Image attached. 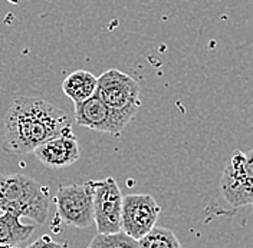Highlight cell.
<instances>
[{
	"instance_id": "13",
	"label": "cell",
	"mask_w": 253,
	"mask_h": 248,
	"mask_svg": "<svg viewBox=\"0 0 253 248\" xmlns=\"http://www.w3.org/2000/svg\"><path fill=\"white\" fill-rule=\"evenodd\" d=\"M86 248H140L138 241L128 237L126 233L96 234Z\"/></svg>"
},
{
	"instance_id": "11",
	"label": "cell",
	"mask_w": 253,
	"mask_h": 248,
	"mask_svg": "<svg viewBox=\"0 0 253 248\" xmlns=\"http://www.w3.org/2000/svg\"><path fill=\"white\" fill-rule=\"evenodd\" d=\"M35 225H28L20 221V217L13 213L3 211L0 214V244L17 246L25 243L32 233Z\"/></svg>"
},
{
	"instance_id": "16",
	"label": "cell",
	"mask_w": 253,
	"mask_h": 248,
	"mask_svg": "<svg viewBox=\"0 0 253 248\" xmlns=\"http://www.w3.org/2000/svg\"><path fill=\"white\" fill-rule=\"evenodd\" d=\"M252 207H253V204H252Z\"/></svg>"
},
{
	"instance_id": "6",
	"label": "cell",
	"mask_w": 253,
	"mask_h": 248,
	"mask_svg": "<svg viewBox=\"0 0 253 248\" xmlns=\"http://www.w3.org/2000/svg\"><path fill=\"white\" fill-rule=\"evenodd\" d=\"M94 186V224L99 234L121 231L123 194L117 181L108 177L92 181Z\"/></svg>"
},
{
	"instance_id": "12",
	"label": "cell",
	"mask_w": 253,
	"mask_h": 248,
	"mask_svg": "<svg viewBox=\"0 0 253 248\" xmlns=\"http://www.w3.org/2000/svg\"><path fill=\"white\" fill-rule=\"evenodd\" d=\"M140 248H181L175 234L164 227H154L138 241Z\"/></svg>"
},
{
	"instance_id": "14",
	"label": "cell",
	"mask_w": 253,
	"mask_h": 248,
	"mask_svg": "<svg viewBox=\"0 0 253 248\" xmlns=\"http://www.w3.org/2000/svg\"><path fill=\"white\" fill-rule=\"evenodd\" d=\"M26 248H66V244H59L53 241L49 235H42L39 240H36Z\"/></svg>"
},
{
	"instance_id": "15",
	"label": "cell",
	"mask_w": 253,
	"mask_h": 248,
	"mask_svg": "<svg viewBox=\"0 0 253 248\" xmlns=\"http://www.w3.org/2000/svg\"><path fill=\"white\" fill-rule=\"evenodd\" d=\"M0 248H17L16 246H6V244H0Z\"/></svg>"
},
{
	"instance_id": "2",
	"label": "cell",
	"mask_w": 253,
	"mask_h": 248,
	"mask_svg": "<svg viewBox=\"0 0 253 248\" xmlns=\"http://www.w3.org/2000/svg\"><path fill=\"white\" fill-rule=\"evenodd\" d=\"M50 207L49 188L22 174L0 175V211L45 224Z\"/></svg>"
},
{
	"instance_id": "9",
	"label": "cell",
	"mask_w": 253,
	"mask_h": 248,
	"mask_svg": "<svg viewBox=\"0 0 253 248\" xmlns=\"http://www.w3.org/2000/svg\"><path fill=\"white\" fill-rule=\"evenodd\" d=\"M33 154L36 159L41 161L47 168L61 170L78 161L81 158V148H79L78 140L71 128L61 134L59 137L52 138L45 143L39 145L33 151Z\"/></svg>"
},
{
	"instance_id": "5",
	"label": "cell",
	"mask_w": 253,
	"mask_h": 248,
	"mask_svg": "<svg viewBox=\"0 0 253 248\" xmlns=\"http://www.w3.org/2000/svg\"><path fill=\"white\" fill-rule=\"evenodd\" d=\"M58 217L69 227L89 228L94 224L92 179L85 184L59 185L53 198Z\"/></svg>"
},
{
	"instance_id": "4",
	"label": "cell",
	"mask_w": 253,
	"mask_h": 248,
	"mask_svg": "<svg viewBox=\"0 0 253 248\" xmlns=\"http://www.w3.org/2000/svg\"><path fill=\"white\" fill-rule=\"evenodd\" d=\"M95 95L112 110L134 119L141 108L140 85L118 69L105 71L96 83Z\"/></svg>"
},
{
	"instance_id": "3",
	"label": "cell",
	"mask_w": 253,
	"mask_h": 248,
	"mask_svg": "<svg viewBox=\"0 0 253 248\" xmlns=\"http://www.w3.org/2000/svg\"><path fill=\"white\" fill-rule=\"evenodd\" d=\"M220 192L233 208L253 204V149L233 151L221 172Z\"/></svg>"
},
{
	"instance_id": "8",
	"label": "cell",
	"mask_w": 253,
	"mask_h": 248,
	"mask_svg": "<svg viewBox=\"0 0 253 248\" xmlns=\"http://www.w3.org/2000/svg\"><path fill=\"white\" fill-rule=\"evenodd\" d=\"M75 121L79 126L120 137L124 128L132 119L108 108L96 95H94L84 102L75 104Z\"/></svg>"
},
{
	"instance_id": "1",
	"label": "cell",
	"mask_w": 253,
	"mask_h": 248,
	"mask_svg": "<svg viewBox=\"0 0 253 248\" xmlns=\"http://www.w3.org/2000/svg\"><path fill=\"white\" fill-rule=\"evenodd\" d=\"M3 122L1 149L17 155L33 152L39 145L72 128L62 109L36 96H17Z\"/></svg>"
},
{
	"instance_id": "7",
	"label": "cell",
	"mask_w": 253,
	"mask_h": 248,
	"mask_svg": "<svg viewBox=\"0 0 253 248\" xmlns=\"http://www.w3.org/2000/svg\"><path fill=\"white\" fill-rule=\"evenodd\" d=\"M161 208L148 194H128L123 197L121 231L140 241L150 233L160 217Z\"/></svg>"
},
{
	"instance_id": "10",
	"label": "cell",
	"mask_w": 253,
	"mask_h": 248,
	"mask_svg": "<svg viewBox=\"0 0 253 248\" xmlns=\"http://www.w3.org/2000/svg\"><path fill=\"white\" fill-rule=\"evenodd\" d=\"M98 78L88 71H75L62 82L63 93L75 104L92 98L96 91Z\"/></svg>"
}]
</instances>
